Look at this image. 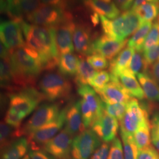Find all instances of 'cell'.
Segmentation results:
<instances>
[{
    "mask_svg": "<svg viewBox=\"0 0 159 159\" xmlns=\"http://www.w3.org/2000/svg\"><path fill=\"white\" fill-rule=\"evenodd\" d=\"M143 23L153 21L159 16V4L148 2L139 6L134 10Z\"/></svg>",
    "mask_w": 159,
    "mask_h": 159,
    "instance_id": "cell-31",
    "label": "cell"
},
{
    "mask_svg": "<svg viewBox=\"0 0 159 159\" xmlns=\"http://www.w3.org/2000/svg\"><path fill=\"white\" fill-rule=\"evenodd\" d=\"M73 137L64 128L42 148L56 159H71Z\"/></svg>",
    "mask_w": 159,
    "mask_h": 159,
    "instance_id": "cell-13",
    "label": "cell"
},
{
    "mask_svg": "<svg viewBox=\"0 0 159 159\" xmlns=\"http://www.w3.org/2000/svg\"><path fill=\"white\" fill-rule=\"evenodd\" d=\"M42 4L57 7L66 11L67 7V0H41Z\"/></svg>",
    "mask_w": 159,
    "mask_h": 159,
    "instance_id": "cell-44",
    "label": "cell"
},
{
    "mask_svg": "<svg viewBox=\"0 0 159 159\" xmlns=\"http://www.w3.org/2000/svg\"><path fill=\"white\" fill-rule=\"evenodd\" d=\"M101 140L91 129H86L74 136L71 159H90L101 145Z\"/></svg>",
    "mask_w": 159,
    "mask_h": 159,
    "instance_id": "cell-8",
    "label": "cell"
},
{
    "mask_svg": "<svg viewBox=\"0 0 159 159\" xmlns=\"http://www.w3.org/2000/svg\"><path fill=\"white\" fill-rule=\"evenodd\" d=\"M29 156L31 159H56L42 148L29 146Z\"/></svg>",
    "mask_w": 159,
    "mask_h": 159,
    "instance_id": "cell-40",
    "label": "cell"
},
{
    "mask_svg": "<svg viewBox=\"0 0 159 159\" xmlns=\"http://www.w3.org/2000/svg\"><path fill=\"white\" fill-rule=\"evenodd\" d=\"M159 44V18L154 23L144 41L143 51Z\"/></svg>",
    "mask_w": 159,
    "mask_h": 159,
    "instance_id": "cell-36",
    "label": "cell"
},
{
    "mask_svg": "<svg viewBox=\"0 0 159 159\" xmlns=\"http://www.w3.org/2000/svg\"><path fill=\"white\" fill-rule=\"evenodd\" d=\"M135 50L129 47H126L119 54L110 61L109 64L110 73L119 77L125 70L129 68L131 60Z\"/></svg>",
    "mask_w": 159,
    "mask_h": 159,
    "instance_id": "cell-20",
    "label": "cell"
},
{
    "mask_svg": "<svg viewBox=\"0 0 159 159\" xmlns=\"http://www.w3.org/2000/svg\"><path fill=\"white\" fill-rule=\"evenodd\" d=\"M105 2H111V0H102Z\"/></svg>",
    "mask_w": 159,
    "mask_h": 159,
    "instance_id": "cell-53",
    "label": "cell"
},
{
    "mask_svg": "<svg viewBox=\"0 0 159 159\" xmlns=\"http://www.w3.org/2000/svg\"><path fill=\"white\" fill-rule=\"evenodd\" d=\"M151 128L155 131L159 135V113L154 115L151 121Z\"/></svg>",
    "mask_w": 159,
    "mask_h": 159,
    "instance_id": "cell-45",
    "label": "cell"
},
{
    "mask_svg": "<svg viewBox=\"0 0 159 159\" xmlns=\"http://www.w3.org/2000/svg\"><path fill=\"white\" fill-rule=\"evenodd\" d=\"M151 139L154 146L159 151V135L152 129L151 131Z\"/></svg>",
    "mask_w": 159,
    "mask_h": 159,
    "instance_id": "cell-48",
    "label": "cell"
},
{
    "mask_svg": "<svg viewBox=\"0 0 159 159\" xmlns=\"http://www.w3.org/2000/svg\"><path fill=\"white\" fill-rule=\"evenodd\" d=\"M108 159H125L122 142L117 137L111 142Z\"/></svg>",
    "mask_w": 159,
    "mask_h": 159,
    "instance_id": "cell-39",
    "label": "cell"
},
{
    "mask_svg": "<svg viewBox=\"0 0 159 159\" xmlns=\"http://www.w3.org/2000/svg\"><path fill=\"white\" fill-rule=\"evenodd\" d=\"M122 140L124 159H138L139 148L135 142L134 135L120 133Z\"/></svg>",
    "mask_w": 159,
    "mask_h": 159,
    "instance_id": "cell-32",
    "label": "cell"
},
{
    "mask_svg": "<svg viewBox=\"0 0 159 159\" xmlns=\"http://www.w3.org/2000/svg\"><path fill=\"white\" fill-rule=\"evenodd\" d=\"M87 7L100 16L114 20L120 15V10L114 2H107L102 0H90Z\"/></svg>",
    "mask_w": 159,
    "mask_h": 159,
    "instance_id": "cell-25",
    "label": "cell"
},
{
    "mask_svg": "<svg viewBox=\"0 0 159 159\" xmlns=\"http://www.w3.org/2000/svg\"><path fill=\"white\" fill-rule=\"evenodd\" d=\"M10 62L14 92L34 87L44 70L39 54L26 44L10 52Z\"/></svg>",
    "mask_w": 159,
    "mask_h": 159,
    "instance_id": "cell-1",
    "label": "cell"
},
{
    "mask_svg": "<svg viewBox=\"0 0 159 159\" xmlns=\"http://www.w3.org/2000/svg\"><path fill=\"white\" fill-rule=\"evenodd\" d=\"M159 153L152 146L139 150L138 159H157Z\"/></svg>",
    "mask_w": 159,
    "mask_h": 159,
    "instance_id": "cell-41",
    "label": "cell"
},
{
    "mask_svg": "<svg viewBox=\"0 0 159 159\" xmlns=\"http://www.w3.org/2000/svg\"><path fill=\"white\" fill-rule=\"evenodd\" d=\"M86 60L97 71H102L109 67L110 63L108 60L99 54H93L89 56Z\"/></svg>",
    "mask_w": 159,
    "mask_h": 159,
    "instance_id": "cell-37",
    "label": "cell"
},
{
    "mask_svg": "<svg viewBox=\"0 0 159 159\" xmlns=\"http://www.w3.org/2000/svg\"><path fill=\"white\" fill-rule=\"evenodd\" d=\"M41 0H4L1 1V12L6 13L11 20L22 21L40 5Z\"/></svg>",
    "mask_w": 159,
    "mask_h": 159,
    "instance_id": "cell-11",
    "label": "cell"
},
{
    "mask_svg": "<svg viewBox=\"0 0 159 159\" xmlns=\"http://www.w3.org/2000/svg\"><path fill=\"white\" fill-rule=\"evenodd\" d=\"M158 18H159V17H158Z\"/></svg>",
    "mask_w": 159,
    "mask_h": 159,
    "instance_id": "cell-56",
    "label": "cell"
},
{
    "mask_svg": "<svg viewBox=\"0 0 159 159\" xmlns=\"http://www.w3.org/2000/svg\"><path fill=\"white\" fill-rule=\"evenodd\" d=\"M127 43V39L118 41L102 34L100 37L96 38L93 41V54H99L111 61L125 48Z\"/></svg>",
    "mask_w": 159,
    "mask_h": 159,
    "instance_id": "cell-18",
    "label": "cell"
},
{
    "mask_svg": "<svg viewBox=\"0 0 159 159\" xmlns=\"http://www.w3.org/2000/svg\"><path fill=\"white\" fill-rule=\"evenodd\" d=\"M25 43L40 55L44 70H53L58 66L59 54L56 41V28L21 22Z\"/></svg>",
    "mask_w": 159,
    "mask_h": 159,
    "instance_id": "cell-2",
    "label": "cell"
},
{
    "mask_svg": "<svg viewBox=\"0 0 159 159\" xmlns=\"http://www.w3.org/2000/svg\"><path fill=\"white\" fill-rule=\"evenodd\" d=\"M135 0H114L116 6L120 10L122 11H127L132 7Z\"/></svg>",
    "mask_w": 159,
    "mask_h": 159,
    "instance_id": "cell-43",
    "label": "cell"
},
{
    "mask_svg": "<svg viewBox=\"0 0 159 159\" xmlns=\"http://www.w3.org/2000/svg\"><path fill=\"white\" fill-rule=\"evenodd\" d=\"M118 120L104 110L102 114L92 124L91 130L104 143L112 142L119 130Z\"/></svg>",
    "mask_w": 159,
    "mask_h": 159,
    "instance_id": "cell-16",
    "label": "cell"
},
{
    "mask_svg": "<svg viewBox=\"0 0 159 159\" xmlns=\"http://www.w3.org/2000/svg\"><path fill=\"white\" fill-rule=\"evenodd\" d=\"M38 87L44 99L54 102L69 98L72 91V85L60 72L48 71L40 79Z\"/></svg>",
    "mask_w": 159,
    "mask_h": 159,
    "instance_id": "cell-4",
    "label": "cell"
},
{
    "mask_svg": "<svg viewBox=\"0 0 159 159\" xmlns=\"http://www.w3.org/2000/svg\"><path fill=\"white\" fill-rule=\"evenodd\" d=\"M80 58L73 52H68L60 56L58 63L59 72L65 77L74 76L79 66Z\"/></svg>",
    "mask_w": 159,
    "mask_h": 159,
    "instance_id": "cell-24",
    "label": "cell"
},
{
    "mask_svg": "<svg viewBox=\"0 0 159 159\" xmlns=\"http://www.w3.org/2000/svg\"><path fill=\"white\" fill-rule=\"evenodd\" d=\"M22 21L10 20L1 23V41L10 52L26 44L21 28Z\"/></svg>",
    "mask_w": 159,
    "mask_h": 159,
    "instance_id": "cell-15",
    "label": "cell"
},
{
    "mask_svg": "<svg viewBox=\"0 0 159 159\" xmlns=\"http://www.w3.org/2000/svg\"><path fill=\"white\" fill-rule=\"evenodd\" d=\"M146 98L153 102H159V84L148 71L137 75Z\"/></svg>",
    "mask_w": 159,
    "mask_h": 159,
    "instance_id": "cell-21",
    "label": "cell"
},
{
    "mask_svg": "<svg viewBox=\"0 0 159 159\" xmlns=\"http://www.w3.org/2000/svg\"><path fill=\"white\" fill-rule=\"evenodd\" d=\"M119 79L122 84L133 98L138 100H143L146 98L137 78L131 73L129 68L125 70L120 75Z\"/></svg>",
    "mask_w": 159,
    "mask_h": 159,
    "instance_id": "cell-23",
    "label": "cell"
},
{
    "mask_svg": "<svg viewBox=\"0 0 159 159\" xmlns=\"http://www.w3.org/2000/svg\"><path fill=\"white\" fill-rule=\"evenodd\" d=\"M148 2H154V3L159 4V0H135L131 10H134L139 6H141L143 4L148 3Z\"/></svg>",
    "mask_w": 159,
    "mask_h": 159,
    "instance_id": "cell-47",
    "label": "cell"
},
{
    "mask_svg": "<svg viewBox=\"0 0 159 159\" xmlns=\"http://www.w3.org/2000/svg\"><path fill=\"white\" fill-rule=\"evenodd\" d=\"M110 148L108 143H103L93 154L90 159H108Z\"/></svg>",
    "mask_w": 159,
    "mask_h": 159,
    "instance_id": "cell-42",
    "label": "cell"
},
{
    "mask_svg": "<svg viewBox=\"0 0 159 159\" xmlns=\"http://www.w3.org/2000/svg\"><path fill=\"white\" fill-rule=\"evenodd\" d=\"M97 73V71L93 68L85 58L82 56L80 58V63L77 72L75 75L74 82L78 87L88 85L91 78Z\"/></svg>",
    "mask_w": 159,
    "mask_h": 159,
    "instance_id": "cell-26",
    "label": "cell"
},
{
    "mask_svg": "<svg viewBox=\"0 0 159 159\" xmlns=\"http://www.w3.org/2000/svg\"><path fill=\"white\" fill-rule=\"evenodd\" d=\"M65 129L73 136H75L86 130L81 113L80 100L67 107Z\"/></svg>",
    "mask_w": 159,
    "mask_h": 159,
    "instance_id": "cell-19",
    "label": "cell"
},
{
    "mask_svg": "<svg viewBox=\"0 0 159 159\" xmlns=\"http://www.w3.org/2000/svg\"><path fill=\"white\" fill-rule=\"evenodd\" d=\"M146 64L148 68L159 61V44L143 51Z\"/></svg>",
    "mask_w": 159,
    "mask_h": 159,
    "instance_id": "cell-38",
    "label": "cell"
},
{
    "mask_svg": "<svg viewBox=\"0 0 159 159\" xmlns=\"http://www.w3.org/2000/svg\"><path fill=\"white\" fill-rule=\"evenodd\" d=\"M67 107L60 111L56 119L30 134L27 139L30 147L41 148L56 136L65 125Z\"/></svg>",
    "mask_w": 159,
    "mask_h": 159,
    "instance_id": "cell-10",
    "label": "cell"
},
{
    "mask_svg": "<svg viewBox=\"0 0 159 159\" xmlns=\"http://www.w3.org/2000/svg\"><path fill=\"white\" fill-rule=\"evenodd\" d=\"M143 23L134 11L131 10L124 12L116 19L110 20L107 35L114 40L125 41L134 34Z\"/></svg>",
    "mask_w": 159,
    "mask_h": 159,
    "instance_id": "cell-5",
    "label": "cell"
},
{
    "mask_svg": "<svg viewBox=\"0 0 159 159\" xmlns=\"http://www.w3.org/2000/svg\"><path fill=\"white\" fill-rule=\"evenodd\" d=\"M149 120L148 109L134 98L127 103L125 116L120 121V133L134 135L140 125Z\"/></svg>",
    "mask_w": 159,
    "mask_h": 159,
    "instance_id": "cell-7",
    "label": "cell"
},
{
    "mask_svg": "<svg viewBox=\"0 0 159 159\" xmlns=\"http://www.w3.org/2000/svg\"><path fill=\"white\" fill-rule=\"evenodd\" d=\"M83 1V2L84 3V4L86 5V6H87V4L89 3V2H90V0H82Z\"/></svg>",
    "mask_w": 159,
    "mask_h": 159,
    "instance_id": "cell-51",
    "label": "cell"
},
{
    "mask_svg": "<svg viewBox=\"0 0 159 159\" xmlns=\"http://www.w3.org/2000/svg\"><path fill=\"white\" fill-rule=\"evenodd\" d=\"M0 80L1 86L3 89L9 91L10 94L14 92L10 58H1Z\"/></svg>",
    "mask_w": 159,
    "mask_h": 159,
    "instance_id": "cell-30",
    "label": "cell"
},
{
    "mask_svg": "<svg viewBox=\"0 0 159 159\" xmlns=\"http://www.w3.org/2000/svg\"><path fill=\"white\" fill-rule=\"evenodd\" d=\"M23 159H31L30 157H29V154L28 155H26Z\"/></svg>",
    "mask_w": 159,
    "mask_h": 159,
    "instance_id": "cell-52",
    "label": "cell"
},
{
    "mask_svg": "<svg viewBox=\"0 0 159 159\" xmlns=\"http://www.w3.org/2000/svg\"><path fill=\"white\" fill-rule=\"evenodd\" d=\"M29 140L23 136L1 150V159H23L29 150Z\"/></svg>",
    "mask_w": 159,
    "mask_h": 159,
    "instance_id": "cell-22",
    "label": "cell"
},
{
    "mask_svg": "<svg viewBox=\"0 0 159 159\" xmlns=\"http://www.w3.org/2000/svg\"><path fill=\"white\" fill-rule=\"evenodd\" d=\"M159 159V157H158V159Z\"/></svg>",
    "mask_w": 159,
    "mask_h": 159,
    "instance_id": "cell-55",
    "label": "cell"
},
{
    "mask_svg": "<svg viewBox=\"0 0 159 159\" xmlns=\"http://www.w3.org/2000/svg\"><path fill=\"white\" fill-rule=\"evenodd\" d=\"M152 75L159 84V61L152 66Z\"/></svg>",
    "mask_w": 159,
    "mask_h": 159,
    "instance_id": "cell-49",
    "label": "cell"
},
{
    "mask_svg": "<svg viewBox=\"0 0 159 159\" xmlns=\"http://www.w3.org/2000/svg\"><path fill=\"white\" fill-rule=\"evenodd\" d=\"M91 28L85 23H75L73 32L74 49L82 57H87L93 54V43L95 40Z\"/></svg>",
    "mask_w": 159,
    "mask_h": 159,
    "instance_id": "cell-17",
    "label": "cell"
},
{
    "mask_svg": "<svg viewBox=\"0 0 159 159\" xmlns=\"http://www.w3.org/2000/svg\"><path fill=\"white\" fill-rule=\"evenodd\" d=\"M127 107V103H113L103 102V109L107 113L120 121L125 116Z\"/></svg>",
    "mask_w": 159,
    "mask_h": 159,
    "instance_id": "cell-34",
    "label": "cell"
},
{
    "mask_svg": "<svg viewBox=\"0 0 159 159\" xmlns=\"http://www.w3.org/2000/svg\"><path fill=\"white\" fill-rule=\"evenodd\" d=\"M68 13L57 7L41 3L27 19L32 24L56 28L66 19Z\"/></svg>",
    "mask_w": 159,
    "mask_h": 159,
    "instance_id": "cell-9",
    "label": "cell"
},
{
    "mask_svg": "<svg viewBox=\"0 0 159 159\" xmlns=\"http://www.w3.org/2000/svg\"><path fill=\"white\" fill-rule=\"evenodd\" d=\"M0 135L1 150L8 146L17 139L22 137L20 133V128H14L8 125L4 121L1 122Z\"/></svg>",
    "mask_w": 159,
    "mask_h": 159,
    "instance_id": "cell-29",
    "label": "cell"
},
{
    "mask_svg": "<svg viewBox=\"0 0 159 159\" xmlns=\"http://www.w3.org/2000/svg\"><path fill=\"white\" fill-rule=\"evenodd\" d=\"M75 26L73 16L68 12L66 19L56 27V41L59 56L74 51L73 36Z\"/></svg>",
    "mask_w": 159,
    "mask_h": 159,
    "instance_id": "cell-14",
    "label": "cell"
},
{
    "mask_svg": "<svg viewBox=\"0 0 159 159\" xmlns=\"http://www.w3.org/2000/svg\"><path fill=\"white\" fill-rule=\"evenodd\" d=\"M4 1V0H1V1Z\"/></svg>",
    "mask_w": 159,
    "mask_h": 159,
    "instance_id": "cell-54",
    "label": "cell"
},
{
    "mask_svg": "<svg viewBox=\"0 0 159 159\" xmlns=\"http://www.w3.org/2000/svg\"><path fill=\"white\" fill-rule=\"evenodd\" d=\"M96 93L102 102L108 104L128 103L134 98L122 84L119 77L111 74L110 82Z\"/></svg>",
    "mask_w": 159,
    "mask_h": 159,
    "instance_id": "cell-12",
    "label": "cell"
},
{
    "mask_svg": "<svg viewBox=\"0 0 159 159\" xmlns=\"http://www.w3.org/2000/svg\"><path fill=\"white\" fill-rule=\"evenodd\" d=\"M91 20L92 24H93L94 26H96L99 23L100 21V18L99 15L94 12V14L91 16Z\"/></svg>",
    "mask_w": 159,
    "mask_h": 159,
    "instance_id": "cell-50",
    "label": "cell"
},
{
    "mask_svg": "<svg viewBox=\"0 0 159 159\" xmlns=\"http://www.w3.org/2000/svg\"><path fill=\"white\" fill-rule=\"evenodd\" d=\"M129 68L134 75L148 71V67L145 63L142 51H134Z\"/></svg>",
    "mask_w": 159,
    "mask_h": 159,
    "instance_id": "cell-33",
    "label": "cell"
},
{
    "mask_svg": "<svg viewBox=\"0 0 159 159\" xmlns=\"http://www.w3.org/2000/svg\"><path fill=\"white\" fill-rule=\"evenodd\" d=\"M151 123L148 120L143 122L134 133V139L139 150L151 145Z\"/></svg>",
    "mask_w": 159,
    "mask_h": 159,
    "instance_id": "cell-28",
    "label": "cell"
},
{
    "mask_svg": "<svg viewBox=\"0 0 159 159\" xmlns=\"http://www.w3.org/2000/svg\"><path fill=\"white\" fill-rule=\"evenodd\" d=\"M152 26L153 24L151 21L143 23L140 27L128 40L127 46L133 48L135 51H143L144 41Z\"/></svg>",
    "mask_w": 159,
    "mask_h": 159,
    "instance_id": "cell-27",
    "label": "cell"
},
{
    "mask_svg": "<svg viewBox=\"0 0 159 159\" xmlns=\"http://www.w3.org/2000/svg\"><path fill=\"white\" fill-rule=\"evenodd\" d=\"M9 95V106L4 121L16 129L20 128L23 120L45 100L39 90L34 87L23 89Z\"/></svg>",
    "mask_w": 159,
    "mask_h": 159,
    "instance_id": "cell-3",
    "label": "cell"
},
{
    "mask_svg": "<svg viewBox=\"0 0 159 159\" xmlns=\"http://www.w3.org/2000/svg\"><path fill=\"white\" fill-rule=\"evenodd\" d=\"M1 58H8L10 56V51L1 41L0 44Z\"/></svg>",
    "mask_w": 159,
    "mask_h": 159,
    "instance_id": "cell-46",
    "label": "cell"
},
{
    "mask_svg": "<svg viewBox=\"0 0 159 159\" xmlns=\"http://www.w3.org/2000/svg\"><path fill=\"white\" fill-rule=\"evenodd\" d=\"M110 81V74L106 71H97L89 81V85L96 91L102 89Z\"/></svg>",
    "mask_w": 159,
    "mask_h": 159,
    "instance_id": "cell-35",
    "label": "cell"
},
{
    "mask_svg": "<svg viewBox=\"0 0 159 159\" xmlns=\"http://www.w3.org/2000/svg\"><path fill=\"white\" fill-rule=\"evenodd\" d=\"M60 112L59 106L45 103L39 106L27 122L20 127L21 136H29L33 132L56 119Z\"/></svg>",
    "mask_w": 159,
    "mask_h": 159,
    "instance_id": "cell-6",
    "label": "cell"
}]
</instances>
